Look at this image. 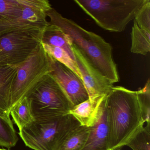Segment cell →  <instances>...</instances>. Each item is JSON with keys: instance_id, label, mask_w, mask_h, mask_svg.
Listing matches in <instances>:
<instances>
[{"instance_id": "1", "label": "cell", "mask_w": 150, "mask_h": 150, "mask_svg": "<svg viewBox=\"0 0 150 150\" xmlns=\"http://www.w3.org/2000/svg\"><path fill=\"white\" fill-rule=\"evenodd\" d=\"M108 120L109 149L119 150L126 146L145 122L137 91L113 86L105 98Z\"/></svg>"}, {"instance_id": "4", "label": "cell", "mask_w": 150, "mask_h": 150, "mask_svg": "<svg viewBox=\"0 0 150 150\" xmlns=\"http://www.w3.org/2000/svg\"><path fill=\"white\" fill-rule=\"evenodd\" d=\"M35 120H50L68 115L71 103L56 80L46 75L28 96Z\"/></svg>"}, {"instance_id": "20", "label": "cell", "mask_w": 150, "mask_h": 150, "mask_svg": "<svg viewBox=\"0 0 150 150\" xmlns=\"http://www.w3.org/2000/svg\"><path fill=\"white\" fill-rule=\"evenodd\" d=\"M45 50L53 59L71 69L81 79L80 73L75 62L69 54L61 48L42 43Z\"/></svg>"}, {"instance_id": "12", "label": "cell", "mask_w": 150, "mask_h": 150, "mask_svg": "<svg viewBox=\"0 0 150 150\" xmlns=\"http://www.w3.org/2000/svg\"><path fill=\"white\" fill-rule=\"evenodd\" d=\"M104 96L91 101L89 99L73 107L68 112L83 126L92 127L98 119L102 106Z\"/></svg>"}, {"instance_id": "9", "label": "cell", "mask_w": 150, "mask_h": 150, "mask_svg": "<svg viewBox=\"0 0 150 150\" xmlns=\"http://www.w3.org/2000/svg\"><path fill=\"white\" fill-rule=\"evenodd\" d=\"M52 57V71L50 74L66 95L73 107L89 99L82 79L71 69Z\"/></svg>"}, {"instance_id": "6", "label": "cell", "mask_w": 150, "mask_h": 150, "mask_svg": "<svg viewBox=\"0 0 150 150\" xmlns=\"http://www.w3.org/2000/svg\"><path fill=\"white\" fill-rule=\"evenodd\" d=\"M52 71V57L41 45L38 50L18 67L10 95L9 110L28 97L41 81Z\"/></svg>"}, {"instance_id": "10", "label": "cell", "mask_w": 150, "mask_h": 150, "mask_svg": "<svg viewBox=\"0 0 150 150\" xmlns=\"http://www.w3.org/2000/svg\"><path fill=\"white\" fill-rule=\"evenodd\" d=\"M75 62L80 73L81 79L91 101L106 95L113 87V83L103 77L72 45Z\"/></svg>"}, {"instance_id": "17", "label": "cell", "mask_w": 150, "mask_h": 150, "mask_svg": "<svg viewBox=\"0 0 150 150\" xmlns=\"http://www.w3.org/2000/svg\"><path fill=\"white\" fill-rule=\"evenodd\" d=\"M10 113L19 130L35 120L32 115L30 100L28 97H25L12 108Z\"/></svg>"}, {"instance_id": "3", "label": "cell", "mask_w": 150, "mask_h": 150, "mask_svg": "<svg viewBox=\"0 0 150 150\" xmlns=\"http://www.w3.org/2000/svg\"><path fill=\"white\" fill-rule=\"evenodd\" d=\"M147 0H74V2L103 29L124 31Z\"/></svg>"}, {"instance_id": "15", "label": "cell", "mask_w": 150, "mask_h": 150, "mask_svg": "<svg viewBox=\"0 0 150 150\" xmlns=\"http://www.w3.org/2000/svg\"><path fill=\"white\" fill-rule=\"evenodd\" d=\"M89 132V128L77 123L64 136L55 150H82Z\"/></svg>"}, {"instance_id": "8", "label": "cell", "mask_w": 150, "mask_h": 150, "mask_svg": "<svg viewBox=\"0 0 150 150\" xmlns=\"http://www.w3.org/2000/svg\"><path fill=\"white\" fill-rule=\"evenodd\" d=\"M47 0H26L21 16L0 24V35L14 31L42 33L49 23L47 13L52 8Z\"/></svg>"}, {"instance_id": "2", "label": "cell", "mask_w": 150, "mask_h": 150, "mask_svg": "<svg viewBox=\"0 0 150 150\" xmlns=\"http://www.w3.org/2000/svg\"><path fill=\"white\" fill-rule=\"evenodd\" d=\"M51 24L59 27L71 41L73 46L103 77L112 83L119 81L110 45L96 34L88 31L72 20L63 17L52 8L47 13Z\"/></svg>"}, {"instance_id": "7", "label": "cell", "mask_w": 150, "mask_h": 150, "mask_svg": "<svg viewBox=\"0 0 150 150\" xmlns=\"http://www.w3.org/2000/svg\"><path fill=\"white\" fill-rule=\"evenodd\" d=\"M42 33L17 31L0 35V67L26 62L42 45Z\"/></svg>"}, {"instance_id": "16", "label": "cell", "mask_w": 150, "mask_h": 150, "mask_svg": "<svg viewBox=\"0 0 150 150\" xmlns=\"http://www.w3.org/2000/svg\"><path fill=\"white\" fill-rule=\"evenodd\" d=\"M150 32L140 29L134 21L131 32V52L145 55L150 51Z\"/></svg>"}, {"instance_id": "22", "label": "cell", "mask_w": 150, "mask_h": 150, "mask_svg": "<svg viewBox=\"0 0 150 150\" xmlns=\"http://www.w3.org/2000/svg\"><path fill=\"white\" fill-rule=\"evenodd\" d=\"M142 115L146 125H150V81L148 79L143 88L137 91Z\"/></svg>"}, {"instance_id": "21", "label": "cell", "mask_w": 150, "mask_h": 150, "mask_svg": "<svg viewBox=\"0 0 150 150\" xmlns=\"http://www.w3.org/2000/svg\"><path fill=\"white\" fill-rule=\"evenodd\" d=\"M126 146L133 150H150V125L139 129Z\"/></svg>"}, {"instance_id": "23", "label": "cell", "mask_w": 150, "mask_h": 150, "mask_svg": "<svg viewBox=\"0 0 150 150\" xmlns=\"http://www.w3.org/2000/svg\"><path fill=\"white\" fill-rule=\"evenodd\" d=\"M134 21L140 29L150 32V1L140 8L134 18Z\"/></svg>"}, {"instance_id": "13", "label": "cell", "mask_w": 150, "mask_h": 150, "mask_svg": "<svg viewBox=\"0 0 150 150\" xmlns=\"http://www.w3.org/2000/svg\"><path fill=\"white\" fill-rule=\"evenodd\" d=\"M17 70L16 66L0 67V115L8 119H10V95Z\"/></svg>"}, {"instance_id": "11", "label": "cell", "mask_w": 150, "mask_h": 150, "mask_svg": "<svg viewBox=\"0 0 150 150\" xmlns=\"http://www.w3.org/2000/svg\"><path fill=\"white\" fill-rule=\"evenodd\" d=\"M105 96L100 115L95 123L89 128L86 142L81 150H109V131Z\"/></svg>"}, {"instance_id": "14", "label": "cell", "mask_w": 150, "mask_h": 150, "mask_svg": "<svg viewBox=\"0 0 150 150\" xmlns=\"http://www.w3.org/2000/svg\"><path fill=\"white\" fill-rule=\"evenodd\" d=\"M42 43L59 47L64 50L75 62L71 41L59 27L49 23L42 32Z\"/></svg>"}, {"instance_id": "19", "label": "cell", "mask_w": 150, "mask_h": 150, "mask_svg": "<svg viewBox=\"0 0 150 150\" xmlns=\"http://www.w3.org/2000/svg\"><path fill=\"white\" fill-rule=\"evenodd\" d=\"M18 141V137L11 119L0 115V146L10 148L15 146Z\"/></svg>"}, {"instance_id": "18", "label": "cell", "mask_w": 150, "mask_h": 150, "mask_svg": "<svg viewBox=\"0 0 150 150\" xmlns=\"http://www.w3.org/2000/svg\"><path fill=\"white\" fill-rule=\"evenodd\" d=\"M25 3L26 0H0V24L20 17Z\"/></svg>"}, {"instance_id": "5", "label": "cell", "mask_w": 150, "mask_h": 150, "mask_svg": "<svg viewBox=\"0 0 150 150\" xmlns=\"http://www.w3.org/2000/svg\"><path fill=\"white\" fill-rule=\"evenodd\" d=\"M78 122L70 115L34 120L19 130V135L25 144L33 150H55L64 136Z\"/></svg>"}, {"instance_id": "24", "label": "cell", "mask_w": 150, "mask_h": 150, "mask_svg": "<svg viewBox=\"0 0 150 150\" xmlns=\"http://www.w3.org/2000/svg\"><path fill=\"white\" fill-rule=\"evenodd\" d=\"M0 150H6V149H1V148H0Z\"/></svg>"}]
</instances>
